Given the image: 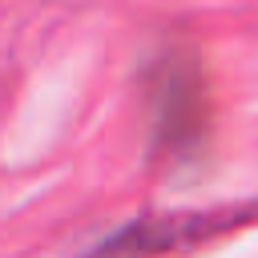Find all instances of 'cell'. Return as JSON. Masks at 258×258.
Wrapping results in <instances>:
<instances>
[{
  "mask_svg": "<svg viewBox=\"0 0 258 258\" xmlns=\"http://www.w3.org/2000/svg\"><path fill=\"white\" fill-rule=\"evenodd\" d=\"M250 218H254V210H194V214L141 218V222H129L117 234L101 238L81 258H157V254H173V250H189L210 238H222V234L246 226Z\"/></svg>",
  "mask_w": 258,
  "mask_h": 258,
  "instance_id": "obj_1",
  "label": "cell"
},
{
  "mask_svg": "<svg viewBox=\"0 0 258 258\" xmlns=\"http://www.w3.org/2000/svg\"><path fill=\"white\" fill-rule=\"evenodd\" d=\"M153 149L165 161H189L206 141V101L198 73L185 60H169L153 81Z\"/></svg>",
  "mask_w": 258,
  "mask_h": 258,
  "instance_id": "obj_2",
  "label": "cell"
}]
</instances>
